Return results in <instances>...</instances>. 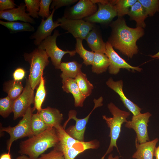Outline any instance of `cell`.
I'll use <instances>...</instances> for the list:
<instances>
[{"instance_id": "obj_1", "label": "cell", "mask_w": 159, "mask_h": 159, "mask_svg": "<svg viewBox=\"0 0 159 159\" xmlns=\"http://www.w3.org/2000/svg\"><path fill=\"white\" fill-rule=\"evenodd\" d=\"M110 26L112 32L108 41L114 48L128 57L132 58L138 53L136 42L144 35L143 28L128 26L122 17H118L112 22Z\"/></svg>"}, {"instance_id": "obj_2", "label": "cell", "mask_w": 159, "mask_h": 159, "mask_svg": "<svg viewBox=\"0 0 159 159\" xmlns=\"http://www.w3.org/2000/svg\"><path fill=\"white\" fill-rule=\"evenodd\" d=\"M59 140L55 128L49 127L41 133L21 142L19 153L31 159H37L47 149L57 146Z\"/></svg>"}, {"instance_id": "obj_3", "label": "cell", "mask_w": 159, "mask_h": 159, "mask_svg": "<svg viewBox=\"0 0 159 159\" xmlns=\"http://www.w3.org/2000/svg\"><path fill=\"white\" fill-rule=\"evenodd\" d=\"M107 107L112 117H108L103 115L102 118L110 129V142L106 152L101 159H104L113 150L114 147L119 152L117 142L120 136L122 125L127 121V118L130 115V112L120 109L112 102L108 104Z\"/></svg>"}, {"instance_id": "obj_4", "label": "cell", "mask_w": 159, "mask_h": 159, "mask_svg": "<svg viewBox=\"0 0 159 159\" xmlns=\"http://www.w3.org/2000/svg\"><path fill=\"white\" fill-rule=\"evenodd\" d=\"M24 56L30 65L28 80L34 90L39 85L43 77V71L49 63V57L45 50L38 48L29 53H25Z\"/></svg>"}, {"instance_id": "obj_5", "label": "cell", "mask_w": 159, "mask_h": 159, "mask_svg": "<svg viewBox=\"0 0 159 159\" xmlns=\"http://www.w3.org/2000/svg\"><path fill=\"white\" fill-rule=\"evenodd\" d=\"M35 109L34 107H29L22 118L15 126L1 127V132H5L10 135V138L7 144V149L8 152H10L11 145L14 141L24 137H30L33 136L31 128V121Z\"/></svg>"}, {"instance_id": "obj_6", "label": "cell", "mask_w": 159, "mask_h": 159, "mask_svg": "<svg viewBox=\"0 0 159 159\" xmlns=\"http://www.w3.org/2000/svg\"><path fill=\"white\" fill-rule=\"evenodd\" d=\"M103 98L102 97H100L97 99H94L93 101L95 105L93 109L86 117L82 119H78L77 117V112L75 110H70L68 113V118L62 126L65 129L68 122L72 119L75 120V124L74 125L71 126L67 129L65 130L66 132L73 138L80 141H84L86 126L90 115L95 109L103 105Z\"/></svg>"}, {"instance_id": "obj_7", "label": "cell", "mask_w": 159, "mask_h": 159, "mask_svg": "<svg viewBox=\"0 0 159 159\" xmlns=\"http://www.w3.org/2000/svg\"><path fill=\"white\" fill-rule=\"evenodd\" d=\"M60 35L58 30H55L53 35L47 37L38 46V48L45 50L50 58L53 64L57 69H58L61 63L62 59L65 54H68L70 56H73L76 53L75 50L64 51L58 47L56 39Z\"/></svg>"}, {"instance_id": "obj_8", "label": "cell", "mask_w": 159, "mask_h": 159, "mask_svg": "<svg viewBox=\"0 0 159 159\" xmlns=\"http://www.w3.org/2000/svg\"><path fill=\"white\" fill-rule=\"evenodd\" d=\"M60 24V26L71 33L75 38L85 39L89 32L95 26L94 23L82 19H67L63 17L56 21Z\"/></svg>"}, {"instance_id": "obj_9", "label": "cell", "mask_w": 159, "mask_h": 159, "mask_svg": "<svg viewBox=\"0 0 159 159\" xmlns=\"http://www.w3.org/2000/svg\"><path fill=\"white\" fill-rule=\"evenodd\" d=\"M151 114L149 112L133 115L130 121H127L125 123L126 127L133 129L136 136L135 140L139 143L150 141L148 126Z\"/></svg>"}, {"instance_id": "obj_10", "label": "cell", "mask_w": 159, "mask_h": 159, "mask_svg": "<svg viewBox=\"0 0 159 159\" xmlns=\"http://www.w3.org/2000/svg\"><path fill=\"white\" fill-rule=\"evenodd\" d=\"M98 8L93 15L85 18V21L91 23H105L110 22L116 16L117 13L110 0H93Z\"/></svg>"}, {"instance_id": "obj_11", "label": "cell", "mask_w": 159, "mask_h": 159, "mask_svg": "<svg viewBox=\"0 0 159 159\" xmlns=\"http://www.w3.org/2000/svg\"><path fill=\"white\" fill-rule=\"evenodd\" d=\"M97 6L92 0H80L73 6L66 9L64 17L73 19H82L92 16L97 11Z\"/></svg>"}, {"instance_id": "obj_12", "label": "cell", "mask_w": 159, "mask_h": 159, "mask_svg": "<svg viewBox=\"0 0 159 159\" xmlns=\"http://www.w3.org/2000/svg\"><path fill=\"white\" fill-rule=\"evenodd\" d=\"M34 90L27 79L23 92L14 100L13 111L14 120L24 116L31 105L34 103Z\"/></svg>"}, {"instance_id": "obj_13", "label": "cell", "mask_w": 159, "mask_h": 159, "mask_svg": "<svg viewBox=\"0 0 159 159\" xmlns=\"http://www.w3.org/2000/svg\"><path fill=\"white\" fill-rule=\"evenodd\" d=\"M106 49L105 54L110 62L108 70L110 74L116 75L119 73L121 69L139 72H140L142 70V68L138 67L132 66L127 63L114 50L113 47L108 41L106 43Z\"/></svg>"}, {"instance_id": "obj_14", "label": "cell", "mask_w": 159, "mask_h": 159, "mask_svg": "<svg viewBox=\"0 0 159 159\" xmlns=\"http://www.w3.org/2000/svg\"><path fill=\"white\" fill-rule=\"evenodd\" d=\"M55 10L53 9L50 16L46 19H42L36 31L30 36V39H35L34 43L35 45L38 46L44 40L51 35L55 28L60 26V23L53 21V16Z\"/></svg>"}, {"instance_id": "obj_15", "label": "cell", "mask_w": 159, "mask_h": 159, "mask_svg": "<svg viewBox=\"0 0 159 159\" xmlns=\"http://www.w3.org/2000/svg\"><path fill=\"white\" fill-rule=\"evenodd\" d=\"M25 4L21 3L16 8L0 11V19L8 21H21L32 24L36 23L34 19L26 12Z\"/></svg>"}, {"instance_id": "obj_16", "label": "cell", "mask_w": 159, "mask_h": 159, "mask_svg": "<svg viewBox=\"0 0 159 159\" xmlns=\"http://www.w3.org/2000/svg\"><path fill=\"white\" fill-rule=\"evenodd\" d=\"M106 83L109 87L119 95L124 106L133 115L135 116L141 113L142 109L125 96L123 90V82L122 80L115 81L112 78H110Z\"/></svg>"}, {"instance_id": "obj_17", "label": "cell", "mask_w": 159, "mask_h": 159, "mask_svg": "<svg viewBox=\"0 0 159 159\" xmlns=\"http://www.w3.org/2000/svg\"><path fill=\"white\" fill-rule=\"evenodd\" d=\"M100 146V143L94 140L89 141H78L72 147L62 151L64 159H74L80 154L89 149H97Z\"/></svg>"}, {"instance_id": "obj_18", "label": "cell", "mask_w": 159, "mask_h": 159, "mask_svg": "<svg viewBox=\"0 0 159 159\" xmlns=\"http://www.w3.org/2000/svg\"><path fill=\"white\" fill-rule=\"evenodd\" d=\"M62 79L63 91L72 94L74 99L75 107H82L86 97L80 91L74 79L69 77H63Z\"/></svg>"}, {"instance_id": "obj_19", "label": "cell", "mask_w": 159, "mask_h": 159, "mask_svg": "<svg viewBox=\"0 0 159 159\" xmlns=\"http://www.w3.org/2000/svg\"><path fill=\"white\" fill-rule=\"evenodd\" d=\"M158 139L139 143L135 140L136 150L132 157L135 159H153L156 144Z\"/></svg>"}, {"instance_id": "obj_20", "label": "cell", "mask_w": 159, "mask_h": 159, "mask_svg": "<svg viewBox=\"0 0 159 159\" xmlns=\"http://www.w3.org/2000/svg\"><path fill=\"white\" fill-rule=\"evenodd\" d=\"M44 123L49 127H55L61 124L63 119V114L58 109L48 107L37 112Z\"/></svg>"}, {"instance_id": "obj_21", "label": "cell", "mask_w": 159, "mask_h": 159, "mask_svg": "<svg viewBox=\"0 0 159 159\" xmlns=\"http://www.w3.org/2000/svg\"><path fill=\"white\" fill-rule=\"evenodd\" d=\"M85 40L92 51L105 54L106 43L104 42L100 35L94 27L88 34Z\"/></svg>"}, {"instance_id": "obj_22", "label": "cell", "mask_w": 159, "mask_h": 159, "mask_svg": "<svg viewBox=\"0 0 159 159\" xmlns=\"http://www.w3.org/2000/svg\"><path fill=\"white\" fill-rule=\"evenodd\" d=\"M128 15L131 20L135 21L136 27L143 28L146 26L145 20L148 16L138 1L130 7Z\"/></svg>"}, {"instance_id": "obj_23", "label": "cell", "mask_w": 159, "mask_h": 159, "mask_svg": "<svg viewBox=\"0 0 159 159\" xmlns=\"http://www.w3.org/2000/svg\"><path fill=\"white\" fill-rule=\"evenodd\" d=\"M82 65L74 61L67 62H61L58 69L62 72L60 77L75 78L78 74L82 72Z\"/></svg>"}, {"instance_id": "obj_24", "label": "cell", "mask_w": 159, "mask_h": 159, "mask_svg": "<svg viewBox=\"0 0 159 159\" xmlns=\"http://www.w3.org/2000/svg\"><path fill=\"white\" fill-rule=\"evenodd\" d=\"M92 65V72L100 74L107 70L109 66L110 62L107 57L105 54L95 52Z\"/></svg>"}, {"instance_id": "obj_25", "label": "cell", "mask_w": 159, "mask_h": 159, "mask_svg": "<svg viewBox=\"0 0 159 159\" xmlns=\"http://www.w3.org/2000/svg\"><path fill=\"white\" fill-rule=\"evenodd\" d=\"M0 24L7 28L11 34L19 32H34L35 29L30 23L25 22L4 21L0 20Z\"/></svg>"}, {"instance_id": "obj_26", "label": "cell", "mask_w": 159, "mask_h": 159, "mask_svg": "<svg viewBox=\"0 0 159 159\" xmlns=\"http://www.w3.org/2000/svg\"><path fill=\"white\" fill-rule=\"evenodd\" d=\"M24 88L21 81L13 80L9 81L4 84V91L8 94V96L15 100L21 93Z\"/></svg>"}, {"instance_id": "obj_27", "label": "cell", "mask_w": 159, "mask_h": 159, "mask_svg": "<svg viewBox=\"0 0 159 159\" xmlns=\"http://www.w3.org/2000/svg\"><path fill=\"white\" fill-rule=\"evenodd\" d=\"M75 45L76 53H78L82 58L83 63L86 65H92L94 57L95 52L90 51L85 49L82 44L83 39L76 38Z\"/></svg>"}, {"instance_id": "obj_28", "label": "cell", "mask_w": 159, "mask_h": 159, "mask_svg": "<svg viewBox=\"0 0 159 159\" xmlns=\"http://www.w3.org/2000/svg\"><path fill=\"white\" fill-rule=\"evenodd\" d=\"M74 79L82 94L86 97L89 96L92 93L94 86L88 80L86 74L82 71Z\"/></svg>"}, {"instance_id": "obj_29", "label": "cell", "mask_w": 159, "mask_h": 159, "mask_svg": "<svg viewBox=\"0 0 159 159\" xmlns=\"http://www.w3.org/2000/svg\"><path fill=\"white\" fill-rule=\"evenodd\" d=\"M137 0H112L110 3L114 6L117 13L118 17L128 15L130 7Z\"/></svg>"}, {"instance_id": "obj_30", "label": "cell", "mask_w": 159, "mask_h": 159, "mask_svg": "<svg viewBox=\"0 0 159 159\" xmlns=\"http://www.w3.org/2000/svg\"><path fill=\"white\" fill-rule=\"evenodd\" d=\"M31 127L33 136L39 134L49 127H51L44 123L37 112L32 115L31 119Z\"/></svg>"}, {"instance_id": "obj_31", "label": "cell", "mask_w": 159, "mask_h": 159, "mask_svg": "<svg viewBox=\"0 0 159 159\" xmlns=\"http://www.w3.org/2000/svg\"><path fill=\"white\" fill-rule=\"evenodd\" d=\"M46 94L45 86V81L43 77L38 86L34 96V108L36 109L37 112L40 110Z\"/></svg>"}, {"instance_id": "obj_32", "label": "cell", "mask_w": 159, "mask_h": 159, "mask_svg": "<svg viewBox=\"0 0 159 159\" xmlns=\"http://www.w3.org/2000/svg\"><path fill=\"white\" fill-rule=\"evenodd\" d=\"M14 100L9 96L0 100V115L3 118L7 117L13 111Z\"/></svg>"}, {"instance_id": "obj_33", "label": "cell", "mask_w": 159, "mask_h": 159, "mask_svg": "<svg viewBox=\"0 0 159 159\" xmlns=\"http://www.w3.org/2000/svg\"><path fill=\"white\" fill-rule=\"evenodd\" d=\"M144 8L148 16H152L159 12V0H138Z\"/></svg>"}, {"instance_id": "obj_34", "label": "cell", "mask_w": 159, "mask_h": 159, "mask_svg": "<svg viewBox=\"0 0 159 159\" xmlns=\"http://www.w3.org/2000/svg\"><path fill=\"white\" fill-rule=\"evenodd\" d=\"M24 2L26 6V10L29 15L33 18H38L40 0H24Z\"/></svg>"}, {"instance_id": "obj_35", "label": "cell", "mask_w": 159, "mask_h": 159, "mask_svg": "<svg viewBox=\"0 0 159 159\" xmlns=\"http://www.w3.org/2000/svg\"><path fill=\"white\" fill-rule=\"evenodd\" d=\"M53 0H40V7L39 12V16L42 17V19L45 17L47 19L50 15L49 12V7Z\"/></svg>"}, {"instance_id": "obj_36", "label": "cell", "mask_w": 159, "mask_h": 159, "mask_svg": "<svg viewBox=\"0 0 159 159\" xmlns=\"http://www.w3.org/2000/svg\"><path fill=\"white\" fill-rule=\"evenodd\" d=\"M37 159H64L63 153L54 147L48 153H43Z\"/></svg>"}, {"instance_id": "obj_37", "label": "cell", "mask_w": 159, "mask_h": 159, "mask_svg": "<svg viewBox=\"0 0 159 159\" xmlns=\"http://www.w3.org/2000/svg\"><path fill=\"white\" fill-rule=\"evenodd\" d=\"M78 1L77 0H53L51 3V8L56 10L62 6H70Z\"/></svg>"}, {"instance_id": "obj_38", "label": "cell", "mask_w": 159, "mask_h": 159, "mask_svg": "<svg viewBox=\"0 0 159 159\" xmlns=\"http://www.w3.org/2000/svg\"><path fill=\"white\" fill-rule=\"evenodd\" d=\"M12 0H0V11L14 8L16 5Z\"/></svg>"}, {"instance_id": "obj_39", "label": "cell", "mask_w": 159, "mask_h": 159, "mask_svg": "<svg viewBox=\"0 0 159 159\" xmlns=\"http://www.w3.org/2000/svg\"><path fill=\"white\" fill-rule=\"evenodd\" d=\"M25 75V71L22 68H18L14 71L13 74V80L17 81H21Z\"/></svg>"}, {"instance_id": "obj_40", "label": "cell", "mask_w": 159, "mask_h": 159, "mask_svg": "<svg viewBox=\"0 0 159 159\" xmlns=\"http://www.w3.org/2000/svg\"><path fill=\"white\" fill-rule=\"evenodd\" d=\"M0 159H11L10 152L2 154L0 156Z\"/></svg>"}, {"instance_id": "obj_41", "label": "cell", "mask_w": 159, "mask_h": 159, "mask_svg": "<svg viewBox=\"0 0 159 159\" xmlns=\"http://www.w3.org/2000/svg\"><path fill=\"white\" fill-rule=\"evenodd\" d=\"M154 156L155 157V159H159V144L157 147H156L155 149Z\"/></svg>"}, {"instance_id": "obj_42", "label": "cell", "mask_w": 159, "mask_h": 159, "mask_svg": "<svg viewBox=\"0 0 159 159\" xmlns=\"http://www.w3.org/2000/svg\"><path fill=\"white\" fill-rule=\"evenodd\" d=\"M15 159H31L29 157L25 155H21L18 156Z\"/></svg>"}, {"instance_id": "obj_43", "label": "cell", "mask_w": 159, "mask_h": 159, "mask_svg": "<svg viewBox=\"0 0 159 159\" xmlns=\"http://www.w3.org/2000/svg\"><path fill=\"white\" fill-rule=\"evenodd\" d=\"M119 157L118 155L113 157L112 154H110L108 156L107 159H119Z\"/></svg>"}, {"instance_id": "obj_44", "label": "cell", "mask_w": 159, "mask_h": 159, "mask_svg": "<svg viewBox=\"0 0 159 159\" xmlns=\"http://www.w3.org/2000/svg\"><path fill=\"white\" fill-rule=\"evenodd\" d=\"M150 57L152 58L157 59L159 60V51L155 54L150 55Z\"/></svg>"}]
</instances>
